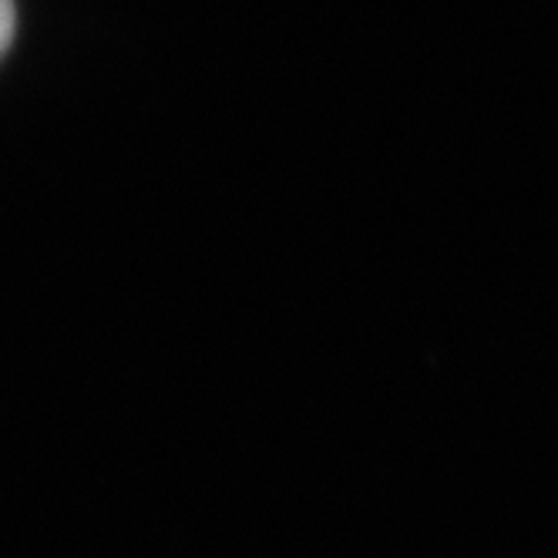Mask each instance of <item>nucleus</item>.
<instances>
[{"label":"nucleus","instance_id":"f257e3e1","mask_svg":"<svg viewBox=\"0 0 558 558\" xmlns=\"http://www.w3.org/2000/svg\"><path fill=\"white\" fill-rule=\"evenodd\" d=\"M14 37V0H0V54L8 51Z\"/></svg>","mask_w":558,"mask_h":558}]
</instances>
